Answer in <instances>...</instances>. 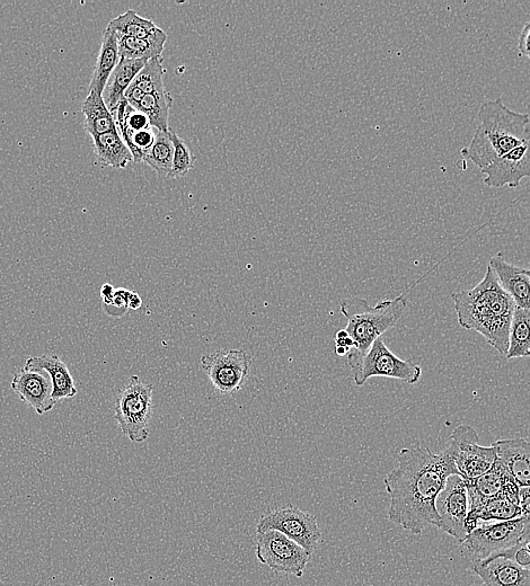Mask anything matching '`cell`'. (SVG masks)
<instances>
[{"label":"cell","instance_id":"b9f144b4","mask_svg":"<svg viewBox=\"0 0 530 586\" xmlns=\"http://www.w3.org/2000/svg\"><path fill=\"white\" fill-rule=\"evenodd\" d=\"M527 57L530 59V52L528 53V56Z\"/></svg>","mask_w":530,"mask_h":586},{"label":"cell","instance_id":"f35d334b","mask_svg":"<svg viewBox=\"0 0 530 586\" xmlns=\"http://www.w3.org/2000/svg\"><path fill=\"white\" fill-rule=\"evenodd\" d=\"M335 353L340 355V357H344V355H347L350 353V350L347 348H343V346H335Z\"/></svg>","mask_w":530,"mask_h":586},{"label":"cell","instance_id":"4dcf8cb0","mask_svg":"<svg viewBox=\"0 0 530 586\" xmlns=\"http://www.w3.org/2000/svg\"><path fill=\"white\" fill-rule=\"evenodd\" d=\"M118 132L130 149L132 157H134V163L138 164L144 162V158L154 145L157 130L155 128H149L141 131L123 129Z\"/></svg>","mask_w":530,"mask_h":586},{"label":"cell","instance_id":"836d02e7","mask_svg":"<svg viewBox=\"0 0 530 586\" xmlns=\"http://www.w3.org/2000/svg\"><path fill=\"white\" fill-rule=\"evenodd\" d=\"M519 500L520 518L523 519V531H521L518 546L529 543L530 541V488H520Z\"/></svg>","mask_w":530,"mask_h":586},{"label":"cell","instance_id":"7bdbcfd3","mask_svg":"<svg viewBox=\"0 0 530 586\" xmlns=\"http://www.w3.org/2000/svg\"><path fill=\"white\" fill-rule=\"evenodd\" d=\"M528 568H530V566Z\"/></svg>","mask_w":530,"mask_h":586},{"label":"cell","instance_id":"f1b7e54d","mask_svg":"<svg viewBox=\"0 0 530 586\" xmlns=\"http://www.w3.org/2000/svg\"><path fill=\"white\" fill-rule=\"evenodd\" d=\"M174 146L169 131H158L154 145L144 158V163L164 177L171 179L173 168Z\"/></svg>","mask_w":530,"mask_h":586},{"label":"cell","instance_id":"74e56055","mask_svg":"<svg viewBox=\"0 0 530 586\" xmlns=\"http://www.w3.org/2000/svg\"><path fill=\"white\" fill-rule=\"evenodd\" d=\"M114 292H116V289H114L112 284L105 283L101 288V297L103 300L110 299L113 297Z\"/></svg>","mask_w":530,"mask_h":586},{"label":"cell","instance_id":"ffe728a7","mask_svg":"<svg viewBox=\"0 0 530 586\" xmlns=\"http://www.w3.org/2000/svg\"><path fill=\"white\" fill-rule=\"evenodd\" d=\"M489 265L496 272L502 289L515 301L516 307L530 309V279L524 269L509 264L501 254L492 257Z\"/></svg>","mask_w":530,"mask_h":586},{"label":"cell","instance_id":"52a82bcc","mask_svg":"<svg viewBox=\"0 0 530 586\" xmlns=\"http://www.w3.org/2000/svg\"><path fill=\"white\" fill-rule=\"evenodd\" d=\"M255 555L272 571L303 577L311 559L306 550L276 530L256 532Z\"/></svg>","mask_w":530,"mask_h":586},{"label":"cell","instance_id":"e575fe53","mask_svg":"<svg viewBox=\"0 0 530 586\" xmlns=\"http://www.w3.org/2000/svg\"><path fill=\"white\" fill-rule=\"evenodd\" d=\"M520 56H528L530 52V20L525 24L518 41Z\"/></svg>","mask_w":530,"mask_h":586},{"label":"cell","instance_id":"7c38bea8","mask_svg":"<svg viewBox=\"0 0 530 586\" xmlns=\"http://www.w3.org/2000/svg\"><path fill=\"white\" fill-rule=\"evenodd\" d=\"M436 510L440 519L439 529L461 544L468 535L466 518L470 512L467 483L461 475L448 478L444 490L437 497Z\"/></svg>","mask_w":530,"mask_h":586},{"label":"cell","instance_id":"d6a6232c","mask_svg":"<svg viewBox=\"0 0 530 586\" xmlns=\"http://www.w3.org/2000/svg\"><path fill=\"white\" fill-rule=\"evenodd\" d=\"M130 290L125 288L116 289L110 299L103 300L105 313L112 317H122L128 313V297Z\"/></svg>","mask_w":530,"mask_h":586},{"label":"cell","instance_id":"4fadbf2b","mask_svg":"<svg viewBox=\"0 0 530 586\" xmlns=\"http://www.w3.org/2000/svg\"><path fill=\"white\" fill-rule=\"evenodd\" d=\"M482 173L487 175L483 182L489 188L518 189L520 182L530 177V138L484 168Z\"/></svg>","mask_w":530,"mask_h":586},{"label":"cell","instance_id":"603a6c76","mask_svg":"<svg viewBox=\"0 0 530 586\" xmlns=\"http://www.w3.org/2000/svg\"><path fill=\"white\" fill-rule=\"evenodd\" d=\"M93 141L96 157L102 165L123 170L134 162V157L118 130L103 133L93 138Z\"/></svg>","mask_w":530,"mask_h":586},{"label":"cell","instance_id":"ab89813d","mask_svg":"<svg viewBox=\"0 0 530 586\" xmlns=\"http://www.w3.org/2000/svg\"><path fill=\"white\" fill-rule=\"evenodd\" d=\"M525 274L530 279V269H524Z\"/></svg>","mask_w":530,"mask_h":586},{"label":"cell","instance_id":"d6986e66","mask_svg":"<svg viewBox=\"0 0 530 586\" xmlns=\"http://www.w3.org/2000/svg\"><path fill=\"white\" fill-rule=\"evenodd\" d=\"M519 493H502L484 502L479 509L468 512L466 529L468 534L479 527V521H510L520 517Z\"/></svg>","mask_w":530,"mask_h":586},{"label":"cell","instance_id":"30bf717a","mask_svg":"<svg viewBox=\"0 0 530 586\" xmlns=\"http://www.w3.org/2000/svg\"><path fill=\"white\" fill-rule=\"evenodd\" d=\"M421 376L422 369L417 363L397 357L387 348L383 337H379L362 360L356 374H353V379L357 386H364L373 377L397 379L413 385L418 383Z\"/></svg>","mask_w":530,"mask_h":586},{"label":"cell","instance_id":"f546056e","mask_svg":"<svg viewBox=\"0 0 530 586\" xmlns=\"http://www.w3.org/2000/svg\"><path fill=\"white\" fill-rule=\"evenodd\" d=\"M164 75L163 57L150 59L131 85L137 87L145 95L163 91L165 90Z\"/></svg>","mask_w":530,"mask_h":586},{"label":"cell","instance_id":"d590c367","mask_svg":"<svg viewBox=\"0 0 530 586\" xmlns=\"http://www.w3.org/2000/svg\"><path fill=\"white\" fill-rule=\"evenodd\" d=\"M335 346H343L351 351L355 343L346 330H341L335 334Z\"/></svg>","mask_w":530,"mask_h":586},{"label":"cell","instance_id":"5b68a950","mask_svg":"<svg viewBox=\"0 0 530 586\" xmlns=\"http://www.w3.org/2000/svg\"><path fill=\"white\" fill-rule=\"evenodd\" d=\"M153 393V385L144 383L138 376H132L117 397L114 419L131 442H145L149 437L154 410Z\"/></svg>","mask_w":530,"mask_h":586},{"label":"cell","instance_id":"e0dca14e","mask_svg":"<svg viewBox=\"0 0 530 586\" xmlns=\"http://www.w3.org/2000/svg\"><path fill=\"white\" fill-rule=\"evenodd\" d=\"M500 463L520 488H530V442L525 439L498 440L493 443Z\"/></svg>","mask_w":530,"mask_h":586},{"label":"cell","instance_id":"4316f807","mask_svg":"<svg viewBox=\"0 0 530 586\" xmlns=\"http://www.w3.org/2000/svg\"><path fill=\"white\" fill-rule=\"evenodd\" d=\"M530 351V309L516 308L509 333L508 360L526 358Z\"/></svg>","mask_w":530,"mask_h":586},{"label":"cell","instance_id":"7a4b0ae2","mask_svg":"<svg viewBox=\"0 0 530 586\" xmlns=\"http://www.w3.org/2000/svg\"><path fill=\"white\" fill-rule=\"evenodd\" d=\"M452 298L459 325L481 334L492 348L507 355L511 321L517 307L500 286L491 266L476 287L455 292Z\"/></svg>","mask_w":530,"mask_h":586},{"label":"cell","instance_id":"9a60e30c","mask_svg":"<svg viewBox=\"0 0 530 586\" xmlns=\"http://www.w3.org/2000/svg\"><path fill=\"white\" fill-rule=\"evenodd\" d=\"M471 570L485 586H530V568L520 566L512 558L491 556L472 563Z\"/></svg>","mask_w":530,"mask_h":586},{"label":"cell","instance_id":"1f68e13d","mask_svg":"<svg viewBox=\"0 0 530 586\" xmlns=\"http://www.w3.org/2000/svg\"><path fill=\"white\" fill-rule=\"evenodd\" d=\"M170 135L174 146L171 179H178L193 170L196 158L192 155L188 145L174 131L170 130Z\"/></svg>","mask_w":530,"mask_h":586},{"label":"cell","instance_id":"83f0119b","mask_svg":"<svg viewBox=\"0 0 530 586\" xmlns=\"http://www.w3.org/2000/svg\"><path fill=\"white\" fill-rule=\"evenodd\" d=\"M108 28L116 32L118 37L137 39L152 38L161 30L152 20L144 19V17L132 10H128L113 19Z\"/></svg>","mask_w":530,"mask_h":586},{"label":"cell","instance_id":"7402d4cb","mask_svg":"<svg viewBox=\"0 0 530 586\" xmlns=\"http://www.w3.org/2000/svg\"><path fill=\"white\" fill-rule=\"evenodd\" d=\"M146 59H125L120 58L119 64L114 69L105 88L104 101L109 110H113L123 99V95L128 90L132 82L138 76L141 70L146 66Z\"/></svg>","mask_w":530,"mask_h":586},{"label":"cell","instance_id":"8992f818","mask_svg":"<svg viewBox=\"0 0 530 586\" xmlns=\"http://www.w3.org/2000/svg\"><path fill=\"white\" fill-rule=\"evenodd\" d=\"M446 451L466 481L488 473L498 460L496 449L481 446L479 434L471 425L457 426L450 435Z\"/></svg>","mask_w":530,"mask_h":586},{"label":"cell","instance_id":"8d00e7d4","mask_svg":"<svg viewBox=\"0 0 530 586\" xmlns=\"http://www.w3.org/2000/svg\"><path fill=\"white\" fill-rule=\"evenodd\" d=\"M143 306V300H141L140 296L137 292L130 291L128 297V307L132 310H138Z\"/></svg>","mask_w":530,"mask_h":586},{"label":"cell","instance_id":"2e32d148","mask_svg":"<svg viewBox=\"0 0 530 586\" xmlns=\"http://www.w3.org/2000/svg\"><path fill=\"white\" fill-rule=\"evenodd\" d=\"M466 483L468 499H470V512L479 509L484 502L502 493H519L520 490L514 478L499 460L488 473L473 479V481H466Z\"/></svg>","mask_w":530,"mask_h":586},{"label":"cell","instance_id":"277c9868","mask_svg":"<svg viewBox=\"0 0 530 586\" xmlns=\"http://www.w3.org/2000/svg\"><path fill=\"white\" fill-rule=\"evenodd\" d=\"M406 306L408 301L404 298V293L395 299L381 301L375 307H371L367 300L361 298L341 301V313L348 322L346 331L355 343L348 354L352 374H356L374 342L400 321Z\"/></svg>","mask_w":530,"mask_h":586},{"label":"cell","instance_id":"3957f363","mask_svg":"<svg viewBox=\"0 0 530 586\" xmlns=\"http://www.w3.org/2000/svg\"><path fill=\"white\" fill-rule=\"evenodd\" d=\"M477 118L479 126L462 156L481 171L529 139L530 115L512 111L502 99L483 103Z\"/></svg>","mask_w":530,"mask_h":586},{"label":"cell","instance_id":"cb8c5ba5","mask_svg":"<svg viewBox=\"0 0 530 586\" xmlns=\"http://www.w3.org/2000/svg\"><path fill=\"white\" fill-rule=\"evenodd\" d=\"M82 111L85 115L84 128L92 139L103 135V133L118 130L103 95L96 92L88 93L82 105Z\"/></svg>","mask_w":530,"mask_h":586},{"label":"cell","instance_id":"8fae6325","mask_svg":"<svg viewBox=\"0 0 530 586\" xmlns=\"http://www.w3.org/2000/svg\"><path fill=\"white\" fill-rule=\"evenodd\" d=\"M523 531V519L487 523L475 528L462 541L463 554L471 558L472 563L481 562L494 554L519 545Z\"/></svg>","mask_w":530,"mask_h":586},{"label":"cell","instance_id":"484cf974","mask_svg":"<svg viewBox=\"0 0 530 586\" xmlns=\"http://www.w3.org/2000/svg\"><path fill=\"white\" fill-rule=\"evenodd\" d=\"M172 105V96L165 88L163 91L146 94L135 109L146 114L150 124L156 130L169 131V117Z\"/></svg>","mask_w":530,"mask_h":586},{"label":"cell","instance_id":"ba28073f","mask_svg":"<svg viewBox=\"0 0 530 586\" xmlns=\"http://www.w3.org/2000/svg\"><path fill=\"white\" fill-rule=\"evenodd\" d=\"M270 530L279 531L294 540L311 556L322 541V532L316 517L296 506L289 505L264 513L256 525V532Z\"/></svg>","mask_w":530,"mask_h":586},{"label":"cell","instance_id":"44dd1931","mask_svg":"<svg viewBox=\"0 0 530 586\" xmlns=\"http://www.w3.org/2000/svg\"><path fill=\"white\" fill-rule=\"evenodd\" d=\"M120 61L119 41L116 32L106 28L103 33L102 46L97 56L90 92L104 95L106 85Z\"/></svg>","mask_w":530,"mask_h":586},{"label":"cell","instance_id":"5bb4252c","mask_svg":"<svg viewBox=\"0 0 530 586\" xmlns=\"http://www.w3.org/2000/svg\"><path fill=\"white\" fill-rule=\"evenodd\" d=\"M11 386L14 393L39 415L51 412L58 404L53 398V386L47 372L22 369L14 375Z\"/></svg>","mask_w":530,"mask_h":586},{"label":"cell","instance_id":"ac0fdd59","mask_svg":"<svg viewBox=\"0 0 530 586\" xmlns=\"http://www.w3.org/2000/svg\"><path fill=\"white\" fill-rule=\"evenodd\" d=\"M25 370H41L47 372L53 386V398L59 403L78 394L74 378L57 354L47 353L41 357H31L25 362Z\"/></svg>","mask_w":530,"mask_h":586},{"label":"cell","instance_id":"9c48e42d","mask_svg":"<svg viewBox=\"0 0 530 586\" xmlns=\"http://www.w3.org/2000/svg\"><path fill=\"white\" fill-rule=\"evenodd\" d=\"M252 359L243 350H220L202 355L201 368L219 393L233 395L249 380Z\"/></svg>","mask_w":530,"mask_h":586},{"label":"cell","instance_id":"6da1fadb","mask_svg":"<svg viewBox=\"0 0 530 586\" xmlns=\"http://www.w3.org/2000/svg\"><path fill=\"white\" fill-rule=\"evenodd\" d=\"M453 475L459 473L446 450L436 455L428 448L402 449L397 466L384 479L391 497L388 520L413 535L429 526L439 528L436 500Z\"/></svg>","mask_w":530,"mask_h":586},{"label":"cell","instance_id":"d4e9b609","mask_svg":"<svg viewBox=\"0 0 530 586\" xmlns=\"http://www.w3.org/2000/svg\"><path fill=\"white\" fill-rule=\"evenodd\" d=\"M118 41L120 58L150 60L162 57L167 35L161 29L152 38L118 37Z\"/></svg>","mask_w":530,"mask_h":586},{"label":"cell","instance_id":"60d3db41","mask_svg":"<svg viewBox=\"0 0 530 586\" xmlns=\"http://www.w3.org/2000/svg\"><path fill=\"white\" fill-rule=\"evenodd\" d=\"M527 357H530V351L528 352Z\"/></svg>","mask_w":530,"mask_h":586}]
</instances>
